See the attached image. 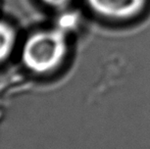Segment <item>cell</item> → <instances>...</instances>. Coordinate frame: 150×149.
<instances>
[{
    "label": "cell",
    "mask_w": 150,
    "mask_h": 149,
    "mask_svg": "<svg viewBox=\"0 0 150 149\" xmlns=\"http://www.w3.org/2000/svg\"><path fill=\"white\" fill-rule=\"evenodd\" d=\"M16 42L13 30L8 25L0 22V61L4 60L13 48Z\"/></svg>",
    "instance_id": "3957f363"
},
{
    "label": "cell",
    "mask_w": 150,
    "mask_h": 149,
    "mask_svg": "<svg viewBox=\"0 0 150 149\" xmlns=\"http://www.w3.org/2000/svg\"><path fill=\"white\" fill-rule=\"evenodd\" d=\"M88 3L102 16L127 20L140 13L146 5V0H88Z\"/></svg>",
    "instance_id": "7a4b0ae2"
},
{
    "label": "cell",
    "mask_w": 150,
    "mask_h": 149,
    "mask_svg": "<svg viewBox=\"0 0 150 149\" xmlns=\"http://www.w3.org/2000/svg\"><path fill=\"white\" fill-rule=\"evenodd\" d=\"M67 52V44L59 31H43L27 40L23 50V59L30 70L48 73L60 64Z\"/></svg>",
    "instance_id": "6da1fadb"
},
{
    "label": "cell",
    "mask_w": 150,
    "mask_h": 149,
    "mask_svg": "<svg viewBox=\"0 0 150 149\" xmlns=\"http://www.w3.org/2000/svg\"><path fill=\"white\" fill-rule=\"evenodd\" d=\"M43 1L54 7H60V6L65 5L69 0H43Z\"/></svg>",
    "instance_id": "277c9868"
}]
</instances>
